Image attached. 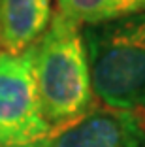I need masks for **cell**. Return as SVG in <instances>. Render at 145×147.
<instances>
[{
	"label": "cell",
	"mask_w": 145,
	"mask_h": 147,
	"mask_svg": "<svg viewBox=\"0 0 145 147\" xmlns=\"http://www.w3.org/2000/svg\"><path fill=\"white\" fill-rule=\"evenodd\" d=\"M25 147H145V111L96 106L76 123Z\"/></svg>",
	"instance_id": "obj_4"
},
{
	"label": "cell",
	"mask_w": 145,
	"mask_h": 147,
	"mask_svg": "<svg viewBox=\"0 0 145 147\" xmlns=\"http://www.w3.org/2000/svg\"><path fill=\"white\" fill-rule=\"evenodd\" d=\"M55 6V13L81 28L145 11V0H57Z\"/></svg>",
	"instance_id": "obj_6"
},
{
	"label": "cell",
	"mask_w": 145,
	"mask_h": 147,
	"mask_svg": "<svg viewBox=\"0 0 145 147\" xmlns=\"http://www.w3.org/2000/svg\"><path fill=\"white\" fill-rule=\"evenodd\" d=\"M100 106L145 111V11L81 28Z\"/></svg>",
	"instance_id": "obj_2"
},
{
	"label": "cell",
	"mask_w": 145,
	"mask_h": 147,
	"mask_svg": "<svg viewBox=\"0 0 145 147\" xmlns=\"http://www.w3.org/2000/svg\"><path fill=\"white\" fill-rule=\"evenodd\" d=\"M51 134L43 119L32 68V45L0 51V147H25Z\"/></svg>",
	"instance_id": "obj_3"
},
{
	"label": "cell",
	"mask_w": 145,
	"mask_h": 147,
	"mask_svg": "<svg viewBox=\"0 0 145 147\" xmlns=\"http://www.w3.org/2000/svg\"><path fill=\"white\" fill-rule=\"evenodd\" d=\"M32 68L42 113L51 132L98 106L81 26L76 23L53 13L45 32L32 43Z\"/></svg>",
	"instance_id": "obj_1"
},
{
	"label": "cell",
	"mask_w": 145,
	"mask_h": 147,
	"mask_svg": "<svg viewBox=\"0 0 145 147\" xmlns=\"http://www.w3.org/2000/svg\"><path fill=\"white\" fill-rule=\"evenodd\" d=\"M51 0H0V51L21 53L45 32Z\"/></svg>",
	"instance_id": "obj_5"
}]
</instances>
